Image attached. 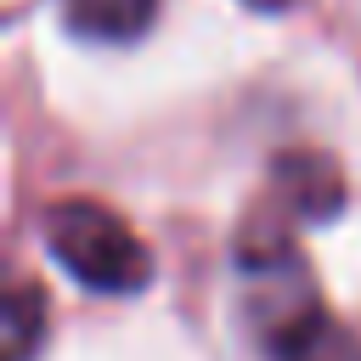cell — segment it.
I'll list each match as a JSON object with an SVG mask.
<instances>
[{
	"label": "cell",
	"mask_w": 361,
	"mask_h": 361,
	"mask_svg": "<svg viewBox=\"0 0 361 361\" xmlns=\"http://www.w3.org/2000/svg\"><path fill=\"white\" fill-rule=\"evenodd\" d=\"M39 237L45 254L85 288L96 293H135L152 276V254L147 243L107 209L90 197H56L39 214Z\"/></svg>",
	"instance_id": "6da1fadb"
},
{
	"label": "cell",
	"mask_w": 361,
	"mask_h": 361,
	"mask_svg": "<svg viewBox=\"0 0 361 361\" xmlns=\"http://www.w3.org/2000/svg\"><path fill=\"white\" fill-rule=\"evenodd\" d=\"M62 23L79 34V39H96V45H124L135 34H147L158 0H56Z\"/></svg>",
	"instance_id": "7a4b0ae2"
},
{
	"label": "cell",
	"mask_w": 361,
	"mask_h": 361,
	"mask_svg": "<svg viewBox=\"0 0 361 361\" xmlns=\"http://www.w3.org/2000/svg\"><path fill=\"white\" fill-rule=\"evenodd\" d=\"M276 192H288L305 220H322L338 209V169L316 152H293L276 164Z\"/></svg>",
	"instance_id": "3957f363"
},
{
	"label": "cell",
	"mask_w": 361,
	"mask_h": 361,
	"mask_svg": "<svg viewBox=\"0 0 361 361\" xmlns=\"http://www.w3.org/2000/svg\"><path fill=\"white\" fill-rule=\"evenodd\" d=\"M39 322H45L39 288H34V282H11V293H6V344H0V355H6V361H28V355H34Z\"/></svg>",
	"instance_id": "277c9868"
},
{
	"label": "cell",
	"mask_w": 361,
	"mask_h": 361,
	"mask_svg": "<svg viewBox=\"0 0 361 361\" xmlns=\"http://www.w3.org/2000/svg\"><path fill=\"white\" fill-rule=\"evenodd\" d=\"M248 6H259V11H288L293 0H248Z\"/></svg>",
	"instance_id": "5b68a950"
}]
</instances>
